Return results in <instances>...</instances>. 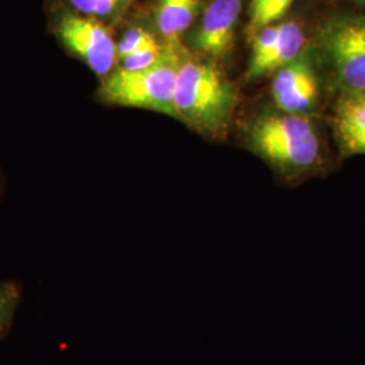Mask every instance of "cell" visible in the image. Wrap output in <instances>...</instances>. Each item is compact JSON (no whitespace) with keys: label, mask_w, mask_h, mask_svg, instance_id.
I'll return each mask as SVG.
<instances>
[{"label":"cell","mask_w":365,"mask_h":365,"mask_svg":"<svg viewBox=\"0 0 365 365\" xmlns=\"http://www.w3.org/2000/svg\"><path fill=\"white\" fill-rule=\"evenodd\" d=\"M0 191H1V175H0Z\"/></svg>","instance_id":"obj_17"},{"label":"cell","mask_w":365,"mask_h":365,"mask_svg":"<svg viewBox=\"0 0 365 365\" xmlns=\"http://www.w3.org/2000/svg\"><path fill=\"white\" fill-rule=\"evenodd\" d=\"M165 46H161L160 43H156L153 46L145 48L143 51L133 53L130 56L125 57L123 60H120V66L119 69L126 71V72H137V71H143L149 66L156 64L158 58L163 56Z\"/></svg>","instance_id":"obj_14"},{"label":"cell","mask_w":365,"mask_h":365,"mask_svg":"<svg viewBox=\"0 0 365 365\" xmlns=\"http://www.w3.org/2000/svg\"><path fill=\"white\" fill-rule=\"evenodd\" d=\"M22 300V286L15 280L0 282V339H4L13 327L15 313Z\"/></svg>","instance_id":"obj_11"},{"label":"cell","mask_w":365,"mask_h":365,"mask_svg":"<svg viewBox=\"0 0 365 365\" xmlns=\"http://www.w3.org/2000/svg\"><path fill=\"white\" fill-rule=\"evenodd\" d=\"M295 0H252L250 7V26L253 31H260L265 27L274 25L287 13L289 6Z\"/></svg>","instance_id":"obj_12"},{"label":"cell","mask_w":365,"mask_h":365,"mask_svg":"<svg viewBox=\"0 0 365 365\" xmlns=\"http://www.w3.org/2000/svg\"><path fill=\"white\" fill-rule=\"evenodd\" d=\"M272 98L279 111L310 117L318 105L319 88L307 57L299 56L277 71L272 83Z\"/></svg>","instance_id":"obj_6"},{"label":"cell","mask_w":365,"mask_h":365,"mask_svg":"<svg viewBox=\"0 0 365 365\" xmlns=\"http://www.w3.org/2000/svg\"><path fill=\"white\" fill-rule=\"evenodd\" d=\"M333 123L345 155H365V91L345 92L334 108Z\"/></svg>","instance_id":"obj_8"},{"label":"cell","mask_w":365,"mask_h":365,"mask_svg":"<svg viewBox=\"0 0 365 365\" xmlns=\"http://www.w3.org/2000/svg\"><path fill=\"white\" fill-rule=\"evenodd\" d=\"M253 153L286 182L304 180L324 163V146L313 119L282 111L255 118L247 129Z\"/></svg>","instance_id":"obj_1"},{"label":"cell","mask_w":365,"mask_h":365,"mask_svg":"<svg viewBox=\"0 0 365 365\" xmlns=\"http://www.w3.org/2000/svg\"><path fill=\"white\" fill-rule=\"evenodd\" d=\"M78 13L90 18H102L117 13L126 0H69Z\"/></svg>","instance_id":"obj_16"},{"label":"cell","mask_w":365,"mask_h":365,"mask_svg":"<svg viewBox=\"0 0 365 365\" xmlns=\"http://www.w3.org/2000/svg\"><path fill=\"white\" fill-rule=\"evenodd\" d=\"M57 36L66 49L81 58L99 76H108L115 66L117 43L108 29L90 16L66 14L57 25Z\"/></svg>","instance_id":"obj_5"},{"label":"cell","mask_w":365,"mask_h":365,"mask_svg":"<svg viewBox=\"0 0 365 365\" xmlns=\"http://www.w3.org/2000/svg\"><path fill=\"white\" fill-rule=\"evenodd\" d=\"M280 27L282 24L271 25L256 33V37L253 39V45H252V57L249 61L248 69L257 66L274 48V42L277 41L280 34Z\"/></svg>","instance_id":"obj_15"},{"label":"cell","mask_w":365,"mask_h":365,"mask_svg":"<svg viewBox=\"0 0 365 365\" xmlns=\"http://www.w3.org/2000/svg\"><path fill=\"white\" fill-rule=\"evenodd\" d=\"M322 46L345 92L365 91V15L329 21L321 33Z\"/></svg>","instance_id":"obj_4"},{"label":"cell","mask_w":365,"mask_h":365,"mask_svg":"<svg viewBox=\"0 0 365 365\" xmlns=\"http://www.w3.org/2000/svg\"><path fill=\"white\" fill-rule=\"evenodd\" d=\"M180 60L176 46L167 45L156 64L146 69L126 72L118 68L103 80L99 99L107 105L144 108L176 119L175 86Z\"/></svg>","instance_id":"obj_3"},{"label":"cell","mask_w":365,"mask_h":365,"mask_svg":"<svg viewBox=\"0 0 365 365\" xmlns=\"http://www.w3.org/2000/svg\"><path fill=\"white\" fill-rule=\"evenodd\" d=\"M156 43L158 42L149 31H146L143 27H133L125 33V36L117 43L118 60L120 61L133 53L143 51L145 48L153 46Z\"/></svg>","instance_id":"obj_13"},{"label":"cell","mask_w":365,"mask_h":365,"mask_svg":"<svg viewBox=\"0 0 365 365\" xmlns=\"http://www.w3.org/2000/svg\"><path fill=\"white\" fill-rule=\"evenodd\" d=\"M199 0H158L156 25L167 45L176 46L182 33L194 22Z\"/></svg>","instance_id":"obj_10"},{"label":"cell","mask_w":365,"mask_h":365,"mask_svg":"<svg viewBox=\"0 0 365 365\" xmlns=\"http://www.w3.org/2000/svg\"><path fill=\"white\" fill-rule=\"evenodd\" d=\"M304 45V36L298 24L284 22L280 27L279 38L274 48L261 60L260 63L247 71L248 78H256L265 73L279 71L295 61Z\"/></svg>","instance_id":"obj_9"},{"label":"cell","mask_w":365,"mask_h":365,"mask_svg":"<svg viewBox=\"0 0 365 365\" xmlns=\"http://www.w3.org/2000/svg\"><path fill=\"white\" fill-rule=\"evenodd\" d=\"M240 13L241 0H214L203 14L195 37L196 48L212 57L229 52Z\"/></svg>","instance_id":"obj_7"},{"label":"cell","mask_w":365,"mask_h":365,"mask_svg":"<svg viewBox=\"0 0 365 365\" xmlns=\"http://www.w3.org/2000/svg\"><path fill=\"white\" fill-rule=\"evenodd\" d=\"M237 95L217 66L180 60L175 86L176 119L209 138H220L233 119Z\"/></svg>","instance_id":"obj_2"}]
</instances>
